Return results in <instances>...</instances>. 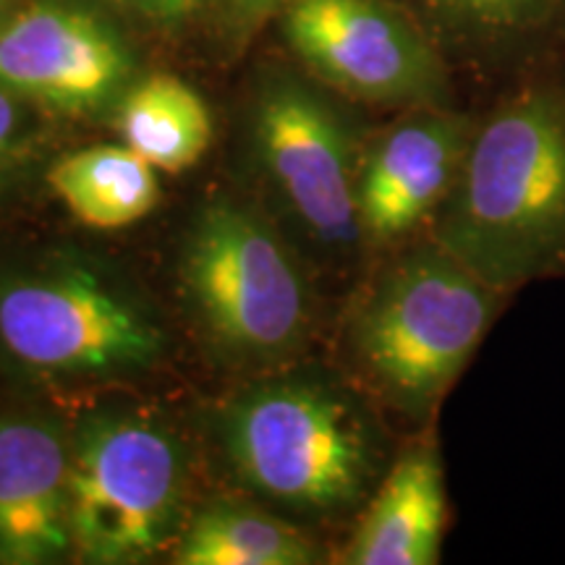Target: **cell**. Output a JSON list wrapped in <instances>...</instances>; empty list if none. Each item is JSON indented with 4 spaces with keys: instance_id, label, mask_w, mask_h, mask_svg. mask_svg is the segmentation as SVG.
Here are the masks:
<instances>
[{
    "instance_id": "obj_1",
    "label": "cell",
    "mask_w": 565,
    "mask_h": 565,
    "mask_svg": "<svg viewBox=\"0 0 565 565\" xmlns=\"http://www.w3.org/2000/svg\"><path fill=\"white\" fill-rule=\"evenodd\" d=\"M429 238L511 296L565 278L563 84H526L477 118Z\"/></svg>"
},
{
    "instance_id": "obj_2",
    "label": "cell",
    "mask_w": 565,
    "mask_h": 565,
    "mask_svg": "<svg viewBox=\"0 0 565 565\" xmlns=\"http://www.w3.org/2000/svg\"><path fill=\"white\" fill-rule=\"evenodd\" d=\"M511 294L440 244H408L372 275L345 324L362 391L414 427H429Z\"/></svg>"
},
{
    "instance_id": "obj_3",
    "label": "cell",
    "mask_w": 565,
    "mask_h": 565,
    "mask_svg": "<svg viewBox=\"0 0 565 565\" xmlns=\"http://www.w3.org/2000/svg\"><path fill=\"white\" fill-rule=\"evenodd\" d=\"M217 433L242 484L320 519L362 511L395 456L370 395L322 374L246 387Z\"/></svg>"
},
{
    "instance_id": "obj_4",
    "label": "cell",
    "mask_w": 565,
    "mask_h": 565,
    "mask_svg": "<svg viewBox=\"0 0 565 565\" xmlns=\"http://www.w3.org/2000/svg\"><path fill=\"white\" fill-rule=\"evenodd\" d=\"M166 345L150 303L89 259L55 257L0 280V351L32 377H139Z\"/></svg>"
},
{
    "instance_id": "obj_5",
    "label": "cell",
    "mask_w": 565,
    "mask_h": 565,
    "mask_svg": "<svg viewBox=\"0 0 565 565\" xmlns=\"http://www.w3.org/2000/svg\"><path fill=\"white\" fill-rule=\"evenodd\" d=\"M181 288L210 341L238 362H280L312 333V286L294 249L259 212L228 196L194 217Z\"/></svg>"
},
{
    "instance_id": "obj_6",
    "label": "cell",
    "mask_w": 565,
    "mask_h": 565,
    "mask_svg": "<svg viewBox=\"0 0 565 565\" xmlns=\"http://www.w3.org/2000/svg\"><path fill=\"white\" fill-rule=\"evenodd\" d=\"M189 463L181 437L139 412L89 414L71 433V536L92 565H129L173 550Z\"/></svg>"
},
{
    "instance_id": "obj_7",
    "label": "cell",
    "mask_w": 565,
    "mask_h": 565,
    "mask_svg": "<svg viewBox=\"0 0 565 565\" xmlns=\"http://www.w3.org/2000/svg\"><path fill=\"white\" fill-rule=\"evenodd\" d=\"M252 147L267 186L303 236L333 259L364 252L356 181L364 139L296 76H267L252 105Z\"/></svg>"
},
{
    "instance_id": "obj_8",
    "label": "cell",
    "mask_w": 565,
    "mask_h": 565,
    "mask_svg": "<svg viewBox=\"0 0 565 565\" xmlns=\"http://www.w3.org/2000/svg\"><path fill=\"white\" fill-rule=\"evenodd\" d=\"M282 34L317 79L387 108L445 105L435 45L387 0H286Z\"/></svg>"
},
{
    "instance_id": "obj_9",
    "label": "cell",
    "mask_w": 565,
    "mask_h": 565,
    "mask_svg": "<svg viewBox=\"0 0 565 565\" xmlns=\"http://www.w3.org/2000/svg\"><path fill=\"white\" fill-rule=\"evenodd\" d=\"M137 61L105 13L74 0H32L0 21V87L63 116L116 108Z\"/></svg>"
},
{
    "instance_id": "obj_10",
    "label": "cell",
    "mask_w": 565,
    "mask_h": 565,
    "mask_svg": "<svg viewBox=\"0 0 565 565\" xmlns=\"http://www.w3.org/2000/svg\"><path fill=\"white\" fill-rule=\"evenodd\" d=\"M475 126L466 113L429 105L364 141L356 204L366 249H393L433 225L461 173Z\"/></svg>"
},
{
    "instance_id": "obj_11",
    "label": "cell",
    "mask_w": 565,
    "mask_h": 565,
    "mask_svg": "<svg viewBox=\"0 0 565 565\" xmlns=\"http://www.w3.org/2000/svg\"><path fill=\"white\" fill-rule=\"evenodd\" d=\"M71 433L53 416L0 414V565L74 555Z\"/></svg>"
},
{
    "instance_id": "obj_12",
    "label": "cell",
    "mask_w": 565,
    "mask_h": 565,
    "mask_svg": "<svg viewBox=\"0 0 565 565\" xmlns=\"http://www.w3.org/2000/svg\"><path fill=\"white\" fill-rule=\"evenodd\" d=\"M356 529L343 547L349 565L440 563L448 494L440 445L433 433L414 437L393 456L374 492L359 511Z\"/></svg>"
},
{
    "instance_id": "obj_13",
    "label": "cell",
    "mask_w": 565,
    "mask_h": 565,
    "mask_svg": "<svg viewBox=\"0 0 565 565\" xmlns=\"http://www.w3.org/2000/svg\"><path fill=\"white\" fill-rule=\"evenodd\" d=\"M158 173L121 141L63 154L47 183L82 225L118 231L139 223L160 202Z\"/></svg>"
},
{
    "instance_id": "obj_14",
    "label": "cell",
    "mask_w": 565,
    "mask_h": 565,
    "mask_svg": "<svg viewBox=\"0 0 565 565\" xmlns=\"http://www.w3.org/2000/svg\"><path fill=\"white\" fill-rule=\"evenodd\" d=\"M124 145L162 173H181L207 152L212 116L194 87L171 74L134 79L116 105Z\"/></svg>"
},
{
    "instance_id": "obj_15",
    "label": "cell",
    "mask_w": 565,
    "mask_h": 565,
    "mask_svg": "<svg viewBox=\"0 0 565 565\" xmlns=\"http://www.w3.org/2000/svg\"><path fill=\"white\" fill-rule=\"evenodd\" d=\"M175 565H312L320 547L259 508L212 503L192 515L173 545Z\"/></svg>"
},
{
    "instance_id": "obj_16",
    "label": "cell",
    "mask_w": 565,
    "mask_h": 565,
    "mask_svg": "<svg viewBox=\"0 0 565 565\" xmlns=\"http://www.w3.org/2000/svg\"><path fill=\"white\" fill-rule=\"evenodd\" d=\"M563 0H427L437 24L450 38L482 51H503L540 32Z\"/></svg>"
},
{
    "instance_id": "obj_17",
    "label": "cell",
    "mask_w": 565,
    "mask_h": 565,
    "mask_svg": "<svg viewBox=\"0 0 565 565\" xmlns=\"http://www.w3.org/2000/svg\"><path fill=\"white\" fill-rule=\"evenodd\" d=\"M24 134V100L0 87V173L11 166Z\"/></svg>"
},
{
    "instance_id": "obj_18",
    "label": "cell",
    "mask_w": 565,
    "mask_h": 565,
    "mask_svg": "<svg viewBox=\"0 0 565 565\" xmlns=\"http://www.w3.org/2000/svg\"><path fill=\"white\" fill-rule=\"evenodd\" d=\"M286 0H225V13H228V26L238 42L249 40L265 19L280 11Z\"/></svg>"
},
{
    "instance_id": "obj_19",
    "label": "cell",
    "mask_w": 565,
    "mask_h": 565,
    "mask_svg": "<svg viewBox=\"0 0 565 565\" xmlns=\"http://www.w3.org/2000/svg\"><path fill=\"white\" fill-rule=\"evenodd\" d=\"M124 3L152 24H181L212 0H124Z\"/></svg>"
},
{
    "instance_id": "obj_20",
    "label": "cell",
    "mask_w": 565,
    "mask_h": 565,
    "mask_svg": "<svg viewBox=\"0 0 565 565\" xmlns=\"http://www.w3.org/2000/svg\"><path fill=\"white\" fill-rule=\"evenodd\" d=\"M13 9H17V6H13V0H0V21L9 17Z\"/></svg>"
}]
</instances>
